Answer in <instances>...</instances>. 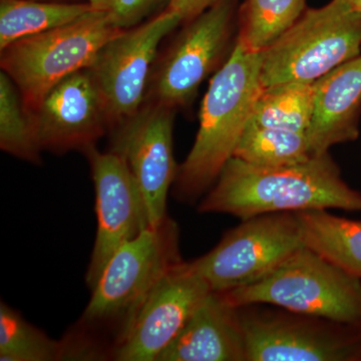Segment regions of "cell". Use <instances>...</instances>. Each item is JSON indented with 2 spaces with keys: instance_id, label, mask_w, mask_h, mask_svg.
Returning <instances> with one entry per match:
<instances>
[{
  "instance_id": "d4e9b609",
  "label": "cell",
  "mask_w": 361,
  "mask_h": 361,
  "mask_svg": "<svg viewBox=\"0 0 361 361\" xmlns=\"http://www.w3.org/2000/svg\"><path fill=\"white\" fill-rule=\"evenodd\" d=\"M219 0H170L166 8L179 13L183 21L189 23Z\"/></svg>"
},
{
  "instance_id": "52a82bcc",
  "label": "cell",
  "mask_w": 361,
  "mask_h": 361,
  "mask_svg": "<svg viewBox=\"0 0 361 361\" xmlns=\"http://www.w3.org/2000/svg\"><path fill=\"white\" fill-rule=\"evenodd\" d=\"M236 307L246 361H361V327L269 304Z\"/></svg>"
},
{
  "instance_id": "7a4b0ae2",
  "label": "cell",
  "mask_w": 361,
  "mask_h": 361,
  "mask_svg": "<svg viewBox=\"0 0 361 361\" xmlns=\"http://www.w3.org/2000/svg\"><path fill=\"white\" fill-rule=\"evenodd\" d=\"M261 66L262 52L248 51L237 42L229 59L211 80L201 106L196 140L178 168L174 182L178 200L196 203L234 155L263 90Z\"/></svg>"
},
{
  "instance_id": "2e32d148",
  "label": "cell",
  "mask_w": 361,
  "mask_h": 361,
  "mask_svg": "<svg viewBox=\"0 0 361 361\" xmlns=\"http://www.w3.org/2000/svg\"><path fill=\"white\" fill-rule=\"evenodd\" d=\"M158 361H246L236 306L211 292Z\"/></svg>"
},
{
  "instance_id": "ac0fdd59",
  "label": "cell",
  "mask_w": 361,
  "mask_h": 361,
  "mask_svg": "<svg viewBox=\"0 0 361 361\" xmlns=\"http://www.w3.org/2000/svg\"><path fill=\"white\" fill-rule=\"evenodd\" d=\"M89 2L0 0V51L16 40L68 25L90 11Z\"/></svg>"
},
{
  "instance_id": "484cf974",
  "label": "cell",
  "mask_w": 361,
  "mask_h": 361,
  "mask_svg": "<svg viewBox=\"0 0 361 361\" xmlns=\"http://www.w3.org/2000/svg\"><path fill=\"white\" fill-rule=\"evenodd\" d=\"M96 11H109L111 0H87Z\"/></svg>"
},
{
  "instance_id": "8fae6325",
  "label": "cell",
  "mask_w": 361,
  "mask_h": 361,
  "mask_svg": "<svg viewBox=\"0 0 361 361\" xmlns=\"http://www.w3.org/2000/svg\"><path fill=\"white\" fill-rule=\"evenodd\" d=\"M211 292L191 263L182 261L149 292L111 358L158 361Z\"/></svg>"
},
{
  "instance_id": "30bf717a",
  "label": "cell",
  "mask_w": 361,
  "mask_h": 361,
  "mask_svg": "<svg viewBox=\"0 0 361 361\" xmlns=\"http://www.w3.org/2000/svg\"><path fill=\"white\" fill-rule=\"evenodd\" d=\"M234 16V0H219L189 21L154 65L144 104L176 109L189 103L224 51Z\"/></svg>"
},
{
  "instance_id": "cb8c5ba5",
  "label": "cell",
  "mask_w": 361,
  "mask_h": 361,
  "mask_svg": "<svg viewBox=\"0 0 361 361\" xmlns=\"http://www.w3.org/2000/svg\"><path fill=\"white\" fill-rule=\"evenodd\" d=\"M165 1L170 0H111L108 13L116 27L127 30L145 23Z\"/></svg>"
},
{
  "instance_id": "7402d4cb",
  "label": "cell",
  "mask_w": 361,
  "mask_h": 361,
  "mask_svg": "<svg viewBox=\"0 0 361 361\" xmlns=\"http://www.w3.org/2000/svg\"><path fill=\"white\" fill-rule=\"evenodd\" d=\"M65 360L63 342L49 338L26 322L18 311L0 303V360L56 361Z\"/></svg>"
},
{
  "instance_id": "ba28073f",
  "label": "cell",
  "mask_w": 361,
  "mask_h": 361,
  "mask_svg": "<svg viewBox=\"0 0 361 361\" xmlns=\"http://www.w3.org/2000/svg\"><path fill=\"white\" fill-rule=\"evenodd\" d=\"M304 245L298 212L263 214L242 221L190 263L212 292L224 293L264 277Z\"/></svg>"
},
{
  "instance_id": "603a6c76",
  "label": "cell",
  "mask_w": 361,
  "mask_h": 361,
  "mask_svg": "<svg viewBox=\"0 0 361 361\" xmlns=\"http://www.w3.org/2000/svg\"><path fill=\"white\" fill-rule=\"evenodd\" d=\"M0 149L20 160L40 161L42 149L20 90L4 71L0 73Z\"/></svg>"
},
{
  "instance_id": "4316f807",
  "label": "cell",
  "mask_w": 361,
  "mask_h": 361,
  "mask_svg": "<svg viewBox=\"0 0 361 361\" xmlns=\"http://www.w3.org/2000/svg\"><path fill=\"white\" fill-rule=\"evenodd\" d=\"M346 2L357 13H361V0H345Z\"/></svg>"
},
{
  "instance_id": "8992f818",
  "label": "cell",
  "mask_w": 361,
  "mask_h": 361,
  "mask_svg": "<svg viewBox=\"0 0 361 361\" xmlns=\"http://www.w3.org/2000/svg\"><path fill=\"white\" fill-rule=\"evenodd\" d=\"M361 51V13L345 0L308 9L262 51L263 89L285 82L313 84Z\"/></svg>"
},
{
  "instance_id": "277c9868",
  "label": "cell",
  "mask_w": 361,
  "mask_h": 361,
  "mask_svg": "<svg viewBox=\"0 0 361 361\" xmlns=\"http://www.w3.org/2000/svg\"><path fill=\"white\" fill-rule=\"evenodd\" d=\"M221 294L234 306L269 304L361 327V279L306 245L257 281Z\"/></svg>"
},
{
  "instance_id": "e0dca14e",
  "label": "cell",
  "mask_w": 361,
  "mask_h": 361,
  "mask_svg": "<svg viewBox=\"0 0 361 361\" xmlns=\"http://www.w3.org/2000/svg\"><path fill=\"white\" fill-rule=\"evenodd\" d=\"M304 243L361 279V221L326 210L299 211Z\"/></svg>"
},
{
  "instance_id": "6da1fadb",
  "label": "cell",
  "mask_w": 361,
  "mask_h": 361,
  "mask_svg": "<svg viewBox=\"0 0 361 361\" xmlns=\"http://www.w3.org/2000/svg\"><path fill=\"white\" fill-rule=\"evenodd\" d=\"M327 209L361 211V193L344 182L329 154L278 168L256 167L232 157L198 204L199 213L230 214L242 221Z\"/></svg>"
},
{
  "instance_id": "4fadbf2b",
  "label": "cell",
  "mask_w": 361,
  "mask_h": 361,
  "mask_svg": "<svg viewBox=\"0 0 361 361\" xmlns=\"http://www.w3.org/2000/svg\"><path fill=\"white\" fill-rule=\"evenodd\" d=\"M84 154L96 192V241L85 273V283L92 290L111 255L151 225L141 189L126 161L96 147Z\"/></svg>"
},
{
  "instance_id": "3957f363",
  "label": "cell",
  "mask_w": 361,
  "mask_h": 361,
  "mask_svg": "<svg viewBox=\"0 0 361 361\" xmlns=\"http://www.w3.org/2000/svg\"><path fill=\"white\" fill-rule=\"evenodd\" d=\"M179 237L177 223L166 216L159 224L123 243L104 266L75 329L99 348L97 334L115 332L114 350L149 292L182 262Z\"/></svg>"
},
{
  "instance_id": "d6986e66",
  "label": "cell",
  "mask_w": 361,
  "mask_h": 361,
  "mask_svg": "<svg viewBox=\"0 0 361 361\" xmlns=\"http://www.w3.org/2000/svg\"><path fill=\"white\" fill-rule=\"evenodd\" d=\"M233 157L262 168L293 166L305 163L313 158L307 135L261 127L251 122V120Z\"/></svg>"
},
{
  "instance_id": "83f0119b",
  "label": "cell",
  "mask_w": 361,
  "mask_h": 361,
  "mask_svg": "<svg viewBox=\"0 0 361 361\" xmlns=\"http://www.w3.org/2000/svg\"><path fill=\"white\" fill-rule=\"evenodd\" d=\"M37 1H59V2H71V0H37Z\"/></svg>"
},
{
  "instance_id": "5bb4252c",
  "label": "cell",
  "mask_w": 361,
  "mask_h": 361,
  "mask_svg": "<svg viewBox=\"0 0 361 361\" xmlns=\"http://www.w3.org/2000/svg\"><path fill=\"white\" fill-rule=\"evenodd\" d=\"M28 115L39 149L56 155L85 153L110 130L106 103L90 68L52 87Z\"/></svg>"
},
{
  "instance_id": "5b68a950",
  "label": "cell",
  "mask_w": 361,
  "mask_h": 361,
  "mask_svg": "<svg viewBox=\"0 0 361 361\" xmlns=\"http://www.w3.org/2000/svg\"><path fill=\"white\" fill-rule=\"evenodd\" d=\"M122 32L108 11H92L68 25L9 44L0 51V66L18 87L30 113L52 87L90 68L102 47Z\"/></svg>"
},
{
  "instance_id": "44dd1931",
  "label": "cell",
  "mask_w": 361,
  "mask_h": 361,
  "mask_svg": "<svg viewBox=\"0 0 361 361\" xmlns=\"http://www.w3.org/2000/svg\"><path fill=\"white\" fill-rule=\"evenodd\" d=\"M306 0H245L240 7L238 40L246 49L262 52L297 20Z\"/></svg>"
},
{
  "instance_id": "ffe728a7",
  "label": "cell",
  "mask_w": 361,
  "mask_h": 361,
  "mask_svg": "<svg viewBox=\"0 0 361 361\" xmlns=\"http://www.w3.org/2000/svg\"><path fill=\"white\" fill-rule=\"evenodd\" d=\"M313 84L285 82L265 87L254 104L251 122L307 135L314 102Z\"/></svg>"
},
{
  "instance_id": "7c38bea8",
  "label": "cell",
  "mask_w": 361,
  "mask_h": 361,
  "mask_svg": "<svg viewBox=\"0 0 361 361\" xmlns=\"http://www.w3.org/2000/svg\"><path fill=\"white\" fill-rule=\"evenodd\" d=\"M174 111L144 104L135 116L111 132L110 151L126 161L137 180L151 226L168 216V194L179 168L173 145Z\"/></svg>"
},
{
  "instance_id": "9c48e42d",
  "label": "cell",
  "mask_w": 361,
  "mask_h": 361,
  "mask_svg": "<svg viewBox=\"0 0 361 361\" xmlns=\"http://www.w3.org/2000/svg\"><path fill=\"white\" fill-rule=\"evenodd\" d=\"M180 23L179 13L165 8L142 25L123 30L97 54L90 68L106 103L110 132L141 110L159 45Z\"/></svg>"
},
{
  "instance_id": "9a60e30c",
  "label": "cell",
  "mask_w": 361,
  "mask_h": 361,
  "mask_svg": "<svg viewBox=\"0 0 361 361\" xmlns=\"http://www.w3.org/2000/svg\"><path fill=\"white\" fill-rule=\"evenodd\" d=\"M312 118L307 132L313 157L360 135L361 54L337 66L314 84Z\"/></svg>"
}]
</instances>
